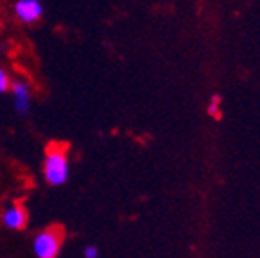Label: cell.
<instances>
[{"mask_svg":"<svg viewBox=\"0 0 260 258\" xmlns=\"http://www.w3.org/2000/svg\"><path fill=\"white\" fill-rule=\"evenodd\" d=\"M63 244V231L58 228L42 230L32 238V253L37 258H58Z\"/></svg>","mask_w":260,"mask_h":258,"instance_id":"2","label":"cell"},{"mask_svg":"<svg viewBox=\"0 0 260 258\" xmlns=\"http://www.w3.org/2000/svg\"><path fill=\"white\" fill-rule=\"evenodd\" d=\"M71 174L69 157H67V148L65 145H51L45 150L44 159V177L47 184L61 186L67 182Z\"/></svg>","mask_w":260,"mask_h":258,"instance_id":"1","label":"cell"},{"mask_svg":"<svg viewBox=\"0 0 260 258\" xmlns=\"http://www.w3.org/2000/svg\"><path fill=\"white\" fill-rule=\"evenodd\" d=\"M83 258H100V249L96 246L83 247Z\"/></svg>","mask_w":260,"mask_h":258,"instance_id":"8","label":"cell"},{"mask_svg":"<svg viewBox=\"0 0 260 258\" xmlns=\"http://www.w3.org/2000/svg\"><path fill=\"white\" fill-rule=\"evenodd\" d=\"M11 89V78L6 73V69L0 67V94H6Z\"/></svg>","mask_w":260,"mask_h":258,"instance_id":"7","label":"cell"},{"mask_svg":"<svg viewBox=\"0 0 260 258\" xmlns=\"http://www.w3.org/2000/svg\"><path fill=\"white\" fill-rule=\"evenodd\" d=\"M44 15V6L40 0H16L15 16L22 24H35Z\"/></svg>","mask_w":260,"mask_h":258,"instance_id":"3","label":"cell"},{"mask_svg":"<svg viewBox=\"0 0 260 258\" xmlns=\"http://www.w3.org/2000/svg\"><path fill=\"white\" fill-rule=\"evenodd\" d=\"M2 224L8 230H24L27 224V213L20 204H11L2 211Z\"/></svg>","mask_w":260,"mask_h":258,"instance_id":"5","label":"cell"},{"mask_svg":"<svg viewBox=\"0 0 260 258\" xmlns=\"http://www.w3.org/2000/svg\"><path fill=\"white\" fill-rule=\"evenodd\" d=\"M220 103H222V96L220 94H213V96L208 100V105H206V112L210 117L213 119H222V109H220Z\"/></svg>","mask_w":260,"mask_h":258,"instance_id":"6","label":"cell"},{"mask_svg":"<svg viewBox=\"0 0 260 258\" xmlns=\"http://www.w3.org/2000/svg\"><path fill=\"white\" fill-rule=\"evenodd\" d=\"M11 94H13V105L15 110L20 116H27L29 110H31V87L25 81L18 80V81H11Z\"/></svg>","mask_w":260,"mask_h":258,"instance_id":"4","label":"cell"}]
</instances>
